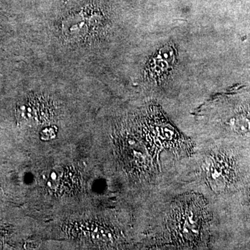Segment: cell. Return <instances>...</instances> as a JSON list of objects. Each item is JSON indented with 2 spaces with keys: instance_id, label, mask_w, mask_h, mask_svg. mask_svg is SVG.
Masks as SVG:
<instances>
[{
  "instance_id": "obj_2",
  "label": "cell",
  "mask_w": 250,
  "mask_h": 250,
  "mask_svg": "<svg viewBox=\"0 0 250 250\" xmlns=\"http://www.w3.org/2000/svg\"><path fill=\"white\" fill-rule=\"evenodd\" d=\"M179 172L177 185L201 194L213 214L225 208L250 177V150L222 144L195 143Z\"/></svg>"
},
{
  "instance_id": "obj_3",
  "label": "cell",
  "mask_w": 250,
  "mask_h": 250,
  "mask_svg": "<svg viewBox=\"0 0 250 250\" xmlns=\"http://www.w3.org/2000/svg\"><path fill=\"white\" fill-rule=\"evenodd\" d=\"M195 143L222 144L250 150V90L218 94L192 113Z\"/></svg>"
},
{
  "instance_id": "obj_1",
  "label": "cell",
  "mask_w": 250,
  "mask_h": 250,
  "mask_svg": "<svg viewBox=\"0 0 250 250\" xmlns=\"http://www.w3.org/2000/svg\"><path fill=\"white\" fill-rule=\"evenodd\" d=\"M143 247L149 250H210L214 214L201 194L177 185L145 197Z\"/></svg>"
},
{
  "instance_id": "obj_4",
  "label": "cell",
  "mask_w": 250,
  "mask_h": 250,
  "mask_svg": "<svg viewBox=\"0 0 250 250\" xmlns=\"http://www.w3.org/2000/svg\"><path fill=\"white\" fill-rule=\"evenodd\" d=\"M233 223L250 227V177L244 187L225 208L214 215L213 234Z\"/></svg>"
}]
</instances>
